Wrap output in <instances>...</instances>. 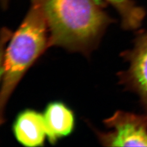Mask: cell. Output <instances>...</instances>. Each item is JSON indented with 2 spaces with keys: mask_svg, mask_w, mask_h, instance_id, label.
<instances>
[{
  "mask_svg": "<svg viewBox=\"0 0 147 147\" xmlns=\"http://www.w3.org/2000/svg\"><path fill=\"white\" fill-rule=\"evenodd\" d=\"M42 11L49 46L89 53L110 22L94 0H32Z\"/></svg>",
  "mask_w": 147,
  "mask_h": 147,
  "instance_id": "6da1fadb",
  "label": "cell"
},
{
  "mask_svg": "<svg viewBox=\"0 0 147 147\" xmlns=\"http://www.w3.org/2000/svg\"><path fill=\"white\" fill-rule=\"evenodd\" d=\"M49 47L47 22L40 7L33 3L24 20L12 36L1 59V123L4 108L13 91L28 69Z\"/></svg>",
  "mask_w": 147,
  "mask_h": 147,
  "instance_id": "7a4b0ae2",
  "label": "cell"
},
{
  "mask_svg": "<svg viewBox=\"0 0 147 147\" xmlns=\"http://www.w3.org/2000/svg\"><path fill=\"white\" fill-rule=\"evenodd\" d=\"M111 131L98 132L101 143L109 146H147V115L118 111L105 119Z\"/></svg>",
  "mask_w": 147,
  "mask_h": 147,
  "instance_id": "3957f363",
  "label": "cell"
},
{
  "mask_svg": "<svg viewBox=\"0 0 147 147\" xmlns=\"http://www.w3.org/2000/svg\"><path fill=\"white\" fill-rule=\"evenodd\" d=\"M125 55L129 66L120 74V80L139 95L147 112V31L137 37L134 47Z\"/></svg>",
  "mask_w": 147,
  "mask_h": 147,
  "instance_id": "277c9868",
  "label": "cell"
},
{
  "mask_svg": "<svg viewBox=\"0 0 147 147\" xmlns=\"http://www.w3.org/2000/svg\"><path fill=\"white\" fill-rule=\"evenodd\" d=\"M12 130L16 140L27 147L42 146L47 137L43 114L32 109H26L18 115Z\"/></svg>",
  "mask_w": 147,
  "mask_h": 147,
  "instance_id": "5b68a950",
  "label": "cell"
},
{
  "mask_svg": "<svg viewBox=\"0 0 147 147\" xmlns=\"http://www.w3.org/2000/svg\"><path fill=\"white\" fill-rule=\"evenodd\" d=\"M43 117L47 139L52 144L71 134L74 129V114L63 102L55 101L49 103L45 109Z\"/></svg>",
  "mask_w": 147,
  "mask_h": 147,
  "instance_id": "8992f818",
  "label": "cell"
},
{
  "mask_svg": "<svg viewBox=\"0 0 147 147\" xmlns=\"http://www.w3.org/2000/svg\"><path fill=\"white\" fill-rule=\"evenodd\" d=\"M99 5L108 3L115 8L121 16L122 24L127 30L139 28L145 17L143 9L137 6L131 0H94Z\"/></svg>",
  "mask_w": 147,
  "mask_h": 147,
  "instance_id": "52a82bcc",
  "label": "cell"
}]
</instances>
